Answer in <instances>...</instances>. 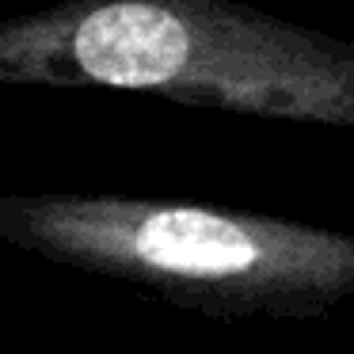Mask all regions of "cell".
Instances as JSON below:
<instances>
[{"label": "cell", "mask_w": 354, "mask_h": 354, "mask_svg": "<svg viewBox=\"0 0 354 354\" xmlns=\"http://www.w3.org/2000/svg\"><path fill=\"white\" fill-rule=\"evenodd\" d=\"M0 84L115 88L354 130V42L232 0H65L0 19Z\"/></svg>", "instance_id": "cell-1"}, {"label": "cell", "mask_w": 354, "mask_h": 354, "mask_svg": "<svg viewBox=\"0 0 354 354\" xmlns=\"http://www.w3.org/2000/svg\"><path fill=\"white\" fill-rule=\"evenodd\" d=\"M0 240L214 316L316 320L354 305V232L130 194H12Z\"/></svg>", "instance_id": "cell-2"}]
</instances>
